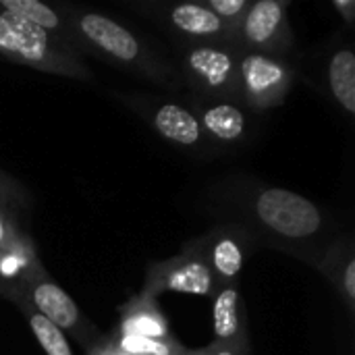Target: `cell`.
<instances>
[{
    "label": "cell",
    "mask_w": 355,
    "mask_h": 355,
    "mask_svg": "<svg viewBox=\"0 0 355 355\" xmlns=\"http://www.w3.org/2000/svg\"><path fill=\"white\" fill-rule=\"evenodd\" d=\"M202 204L218 225L229 223L258 243V248L289 254L308 266L337 235L333 216L310 198L256 177L229 175L212 181Z\"/></svg>",
    "instance_id": "cell-1"
},
{
    "label": "cell",
    "mask_w": 355,
    "mask_h": 355,
    "mask_svg": "<svg viewBox=\"0 0 355 355\" xmlns=\"http://www.w3.org/2000/svg\"><path fill=\"white\" fill-rule=\"evenodd\" d=\"M0 10L10 12L19 19H25L33 25H37L40 29L58 35L60 40H67V19L64 12L60 8V4H46L40 0H0ZM71 46V44H69Z\"/></svg>",
    "instance_id": "cell-19"
},
{
    "label": "cell",
    "mask_w": 355,
    "mask_h": 355,
    "mask_svg": "<svg viewBox=\"0 0 355 355\" xmlns=\"http://www.w3.org/2000/svg\"><path fill=\"white\" fill-rule=\"evenodd\" d=\"M0 295L4 300H8L17 310L19 314L25 318V322L29 324L35 341L42 345V349L46 352V355H75L73 354V347L69 343V337L56 329L48 318H44L31 304H27L21 295L12 293V291H0Z\"/></svg>",
    "instance_id": "cell-18"
},
{
    "label": "cell",
    "mask_w": 355,
    "mask_h": 355,
    "mask_svg": "<svg viewBox=\"0 0 355 355\" xmlns=\"http://www.w3.org/2000/svg\"><path fill=\"white\" fill-rule=\"evenodd\" d=\"M119 100L135 112L148 127L162 137L166 144L179 148L181 152L196 158H220L223 152L206 137L198 116L187 102H177L173 98H158L150 94H119Z\"/></svg>",
    "instance_id": "cell-4"
},
{
    "label": "cell",
    "mask_w": 355,
    "mask_h": 355,
    "mask_svg": "<svg viewBox=\"0 0 355 355\" xmlns=\"http://www.w3.org/2000/svg\"><path fill=\"white\" fill-rule=\"evenodd\" d=\"M312 268H316L337 291L347 312L355 310V245L349 233H337L318 254Z\"/></svg>",
    "instance_id": "cell-15"
},
{
    "label": "cell",
    "mask_w": 355,
    "mask_h": 355,
    "mask_svg": "<svg viewBox=\"0 0 355 355\" xmlns=\"http://www.w3.org/2000/svg\"><path fill=\"white\" fill-rule=\"evenodd\" d=\"M300 67L291 56H272L239 50L241 102L258 112L281 106L295 87Z\"/></svg>",
    "instance_id": "cell-8"
},
{
    "label": "cell",
    "mask_w": 355,
    "mask_h": 355,
    "mask_svg": "<svg viewBox=\"0 0 355 355\" xmlns=\"http://www.w3.org/2000/svg\"><path fill=\"white\" fill-rule=\"evenodd\" d=\"M60 8L67 19V40L81 56H94L173 92L183 87L177 60L158 42L133 31L112 15L73 4H60Z\"/></svg>",
    "instance_id": "cell-2"
},
{
    "label": "cell",
    "mask_w": 355,
    "mask_h": 355,
    "mask_svg": "<svg viewBox=\"0 0 355 355\" xmlns=\"http://www.w3.org/2000/svg\"><path fill=\"white\" fill-rule=\"evenodd\" d=\"M314 85L347 119L355 114V52L349 44L335 42L318 54Z\"/></svg>",
    "instance_id": "cell-13"
},
{
    "label": "cell",
    "mask_w": 355,
    "mask_h": 355,
    "mask_svg": "<svg viewBox=\"0 0 355 355\" xmlns=\"http://www.w3.org/2000/svg\"><path fill=\"white\" fill-rule=\"evenodd\" d=\"M133 10L154 21L166 35L175 40V46L208 44V42H233L235 29L223 23L210 12L202 0L187 2H133Z\"/></svg>",
    "instance_id": "cell-7"
},
{
    "label": "cell",
    "mask_w": 355,
    "mask_h": 355,
    "mask_svg": "<svg viewBox=\"0 0 355 355\" xmlns=\"http://www.w3.org/2000/svg\"><path fill=\"white\" fill-rule=\"evenodd\" d=\"M287 8V0H252L235 27V46L245 52L291 56L295 37Z\"/></svg>",
    "instance_id": "cell-9"
},
{
    "label": "cell",
    "mask_w": 355,
    "mask_h": 355,
    "mask_svg": "<svg viewBox=\"0 0 355 355\" xmlns=\"http://www.w3.org/2000/svg\"><path fill=\"white\" fill-rule=\"evenodd\" d=\"M85 355H127L123 354V352H119L108 339H106V335H100L98 337V341L92 345V347H87L85 349Z\"/></svg>",
    "instance_id": "cell-24"
},
{
    "label": "cell",
    "mask_w": 355,
    "mask_h": 355,
    "mask_svg": "<svg viewBox=\"0 0 355 355\" xmlns=\"http://www.w3.org/2000/svg\"><path fill=\"white\" fill-rule=\"evenodd\" d=\"M181 355H252L250 347H237V345H227V343H216L212 341L206 347L200 349H183Z\"/></svg>",
    "instance_id": "cell-23"
},
{
    "label": "cell",
    "mask_w": 355,
    "mask_h": 355,
    "mask_svg": "<svg viewBox=\"0 0 355 355\" xmlns=\"http://www.w3.org/2000/svg\"><path fill=\"white\" fill-rule=\"evenodd\" d=\"M0 56L48 75L94 81L85 56L64 40L4 10H0Z\"/></svg>",
    "instance_id": "cell-3"
},
{
    "label": "cell",
    "mask_w": 355,
    "mask_h": 355,
    "mask_svg": "<svg viewBox=\"0 0 355 355\" xmlns=\"http://www.w3.org/2000/svg\"><path fill=\"white\" fill-rule=\"evenodd\" d=\"M119 335L144 337V339H175L168 318L158 306V300H152L144 293L133 295L129 302L119 306V322L112 329Z\"/></svg>",
    "instance_id": "cell-17"
},
{
    "label": "cell",
    "mask_w": 355,
    "mask_h": 355,
    "mask_svg": "<svg viewBox=\"0 0 355 355\" xmlns=\"http://www.w3.org/2000/svg\"><path fill=\"white\" fill-rule=\"evenodd\" d=\"M31 204V193L27 187L0 168V206L10 210H25Z\"/></svg>",
    "instance_id": "cell-21"
},
{
    "label": "cell",
    "mask_w": 355,
    "mask_h": 355,
    "mask_svg": "<svg viewBox=\"0 0 355 355\" xmlns=\"http://www.w3.org/2000/svg\"><path fill=\"white\" fill-rule=\"evenodd\" d=\"M333 8L343 17L347 25H354L355 21V2L354 0H333Z\"/></svg>",
    "instance_id": "cell-25"
},
{
    "label": "cell",
    "mask_w": 355,
    "mask_h": 355,
    "mask_svg": "<svg viewBox=\"0 0 355 355\" xmlns=\"http://www.w3.org/2000/svg\"><path fill=\"white\" fill-rule=\"evenodd\" d=\"M183 85L193 98L241 100L239 48L235 42H208L177 48Z\"/></svg>",
    "instance_id": "cell-5"
},
{
    "label": "cell",
    "mask_w": 355,
    "mask_h": 355,
    "mask_svg": "<svg viewBox=\"0 0 355 355\" xmlns=\"http://www.w3.org/2000/svg\"><path fill=\"white\" fill-rule=\"evenodd\" d=\"M189 108L198 116L206 137L223 152L239 150L256 133V112L241 100L223 98H187Z\"/></svg>",
    "instance_id": "cell-12"
},
{
    "label": "cell",
    "mask_w": 355,
    "mask_h": 355,
    "mask_svg": "<svg viewBox=\"0 0 355 355\" xmlns=\"http://www.w3.org/2000/svg\"><path fill=\"white\" fill-rule=\"evenodd\" d=\"M0 291H12V293L21 295L44 318H48L56 329H60L75 343H79L83 352L87 347H92L98 341V337L102 335L81 314L75 300L56 281H52V277L46 270L35 272L31 277L15 279V281L0 279Z\"/></svg>",
    "instance_id": "cell-6"
},
{
    "label": "cell",
    "mask_w": 355,
    "mask_h": 355,
    "mask_svg": "<svg viewBox=\"0 0 355 355\" xmlns=\"http://www.w3.org/2000/svg\"><path fill=\"white\" fill-rule=\"evenodd\" d=\"M189 241L208 264L216 289L239 283L245 260L260 250L250 233L229 223H220Z\"/></svg>",
    "instance_id": "cell-11"
},
{
    "label": "cell",
    "mask_w": 355,
    "mask_h": 355,
    "mask_svg": "<svg viewBox=\"0 0 355 355\" xmlns=\"http://www.w3.org/2000/svg\"><path fill=\"white\" fill-rule=\"evenodd\" d=\"M202 2L223 23H227L229 27L235 29L237 23L241 21V17L245 15V10H248L252 0H202Z\"/></svg>",
    "instance_id": "cell-22"
},
{
    "label": "cell",
    "mask_w": 355,
    "mask_h": 355,
    "mask_svg": "<svg viewBox=\"0 0 355 355\" xmlns=\"http://www.w3.org/2000/svg\"><path fill=\"white\" fill-rule=\"evenodd\" d=\"M212 327H214L216 343L250 347L245 304L241 297V281L218 287L216 293L212 295Z\"/></svg>",
    "instance_id": "cell-16"
},
{
    "label": "cell",
    "mask_w": 355,
    "mask_h": 355,
    "mask_svg": "<svg viewBox=\"0 0 355 355\" xmlns=\"http://www.w3.org/2000/svg\"><path fill=\"white\" fill-rule=\"evenodd\" d=\"M46 270L17 210L0 206V279L15 281Z\"/></svg>",
    "instance_id": "cell-14"
},
{
    "label": "cell",
    "mask_w": 355,
    "mask_h": 355,
    "mask_svg": "<svg viewBox=\"0 0 355 355\" xmlns=\"http://www.w3.org/2000/svg\"><path fill=\"white\" fill-rule=\"evenodd\" d=\"M139 293L152 300H158L162 293L212 297L216 293V285L200 252L191 245V241H185L177 256L152 262L148 266L146 283Z\"/></svg>",
    "instance_id": "cell-10"
},
{
    "label": "cell",
    "mask_w": 355,
    "mask_h": 355,
    "mask_svg": "<svg viewBox=\"0 0 355 355\" xmlns=\"http://www.w3.org/2000/svg\"><path fill=\"white\" fill-rule=\"evenodd\" d=\"M106 339L123 354L127 355H181L185 345L175 339H144V337H127L110 331Z\"/></svg>",
    "instance_id": "cell-20"
}]
</instances>
